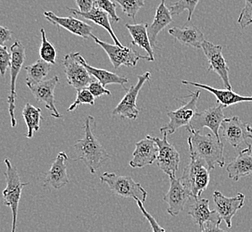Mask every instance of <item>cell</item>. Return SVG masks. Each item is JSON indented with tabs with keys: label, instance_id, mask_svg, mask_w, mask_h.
Listing matches in <instances>:
<instances>
[{
	"label": "cell",
	"instance_id": "cell-26",
	"mask_svg": "<svg viewBox=\"0 0 252 232\" xmlns=\"http://www.w3.org/2000/svg\"><path fill=\"white\" fill-rule=\"evenodd\" d=\"M76 58H77L78 61L87 69L88 72L91 73V75H93V77L97 79V81L101 83L104 87H106L107 85H110V84H117V85H120L124 87V89H126L125 85L126 83H129V80L125 76H120L117 73H112L107 70L93 67L92 65H90L86 62V60L78 52L76 53Z\"/></svg>",
	"mask_w": 252,
	"mask_h": 232
},
{
	"label": "cell",
	"instance_id": "cell-39",
	"mask_svg": "<svg viewBox=\"0 0 252 232\" xmlns=\"http://www.w3.org/2000/svg\"><path fill=\"white\" fill-rule=\"evenodd\" d=\"M88 88L95 98L101 97L103 95H107V96H111L112 95L111 92L104 87L98 81H93V83L89 85Z\"/></svg>",
	"mask_w": 252,
	"mask_h": 232
},
{
	"label": "cell",
	"instance_id": "cell-3",
	"mask_svg": "<svg viewBox=\"0 0 252 232\" xmlns=\"http://www.w3.org/2000/svg\"><path fill=\"white\" fill-rule=\"evenodd\" d=\"M210 170L204 160L190 155V162L179 178L192 199H199L210 181Z\"/></svg>",
	"mask_w": 252,
	"mask_h": 232
},
{
	"label": "cell",
	"instance_id": "cell-34",
	"mask_svg": "<svg viewBox=\"0 0 252 232\" xmlns=\"http://www.w3.org/2000/svg\"><path fill=\"white\" fill-rule=\"evenodd\" d=\"M91 105L94 106L95 105V97L93 96L91 91L89 90L88 87H84L83 89L78 90L77 95H76V99L74 100L73 104L69 107L67 109L68 112L74 111L79 106L81 105Z\"/></svg>",
	"mask_w": 252,
	"mask_h": 232
},
{
	"label": "cell",
	"instance_id": "cell-30",
	"mask_svg": "<svg viewBox=\"0 0 252 232\" xmlns=\"http://www.w3.org/2000/svg\"><path fill=\"white\" fill-rule=\"evenodd\" d=\"M25 71L27 74L26 83L32 84L41 83L45 81L44 79L49 74L50 71V63H47L40 58L32 64L26 66Z\"/></svg>",
	"mask_w": 252,
	"mask_h": 232
},
{
	"label": "cell",
	"instance_id": "cell-12",
	"mask_svg": "<svg viewBox=\"0 0 252 232\" xmlns=\"http://www.w3.org/2000/svg\"><path fill=\"white\" fill-rule=\"evenodd\" d=\"M224 119L223 107L222 105H219L208 108L201 113H198L192 119L189 127L186 129L188 131H199L203 128H209L213 132L214 135L221 141L219 131Z\"/></svg>",
	"mask_w": 252,
	"mask_h": 232
},
{
	"label": "cell",
	"instance_id": "cell-41",
	"mask_svg": "<svg viewBox=\"0 0 252 232\" xmlns=\"http://www.w3.org/2000/svg\"><path fill=\"white\" fill-rule=\"evenodd\" d=\"M12 34L13 32L10 29L5 28L4 26H0V45L5 46L4 43L5 41L11 39Z\"/></svg>",
	"mask_w": 252,
	"mask_h": 232
},
{
	"label": "cell",
	"instance_id": "cell-25",
	"mask_svg": "<svg viewBox=\"0 0 252 232\" xmlns=\"http://www.w3.org/2000/svg\"><path fill=\"white\" fill-rule=\"evenodd\" d=\"M173 22L172 14L169 8L165 5V0H160V4L157 11H156L155 17L152 25L149 26L148 32L151 40L152 48H157V41L158 36L161 30L165 29L167 25H169Z\"/></svg>",
	"mask_w": 252,
	"mask_h": 232
},
{
	"label": "cell",
	"instance_id": "cell-15",
	"mask_svg": "<svg viewBox=\"0 0 252 232\" xmlns=\"http://www.w3.org/2000/svg\"><path fill=\"white\" fill-rule=\"evenodd\" d=\"M59 83V77L58 75L36 84L26 83L27 87H29L34 97L38 101L43 103L46 108L50 112V116L56 119L62 117L61 114H59V112L56 107L55 95H54L55 88Z\"/></svg>",
	"mask_w": 252,
	"mask_h": 232
},
{
	"label": "cell",
	"instance_id": "cell-7",
	"mask_svg": "<svg viewBox=\"0 0 252 232\" xmlns=\"http://www.w3.org/2000/svg\"><path fill=\"white\" fill-rule=\"evenodd\" d=\"M10 52L12 54V61L10 66V93L7 97L8 103V112H9L11 126L14 128L17 124L15 119V100H16V80L18 77L21 69L25 61V48L19 40H15L10 48Z\"/></svg>",
	"mask_w": 252,
	"mask_h": 232
},
{
	"label": "cell",
	"instance_id": "cell-40",
	"mask_svg": "<svg viewBox=\"0 0 252 232\" xmlns=\"http://www.w3.org/2000/svg\"><path fill=\"white\" fill-rule=\"evenodd\" d=\"M78 10L83 13H88L93 9L96 4V0H74Z\"/></svg>",
	"mask_w": 252,
	"mask_h": 232
},
{
	"label": "cell",
	"instance_id": "cell-11",
	"mask_svg": "<svg viewBox=\"0 0 252 232\" xmlns=\"http://www.w3.org/2000/svg\"><path fill=\"white\" fill-rule=\"evenodd\" d=\"M167 135L168 134L165 132L163 134V139L150 135H147V137L155 141L158 146V155L157 162L159 169L167 174L169 178H173L175 177V174L179 168L180 154L175 145L170 144L167 141Z\"/></svg>",
	"mask_w": 252,
	"mask_h": 232
},
{
	"label": "cell",
	"instance_id": "cell-36",
	"mask_svg": "<svg viewBox=\"0 0 252 232\" xmlns=\"http://www.w3.org/2000/svg\"><path fill=\"white\" fill-rule=\"evenodd\" d=\"M99 9L103 10L110 16L113 22H120L119 16L117 15V4L113 0H96V4Z\"/></svg>",
	"mask_w": 252,
	"mask_h": 232
},
{
	"label": "cell",
	"instance_id": "cell-17",
	"mask_svg": "<svg viewBox=\"0 0 252 232\" xmlns=\"http://www.w3.org/2000/svg\"><path fill=\"white\" fill-rule=\"evenodd\" d=\"M213 199L217 213L228 228H232L233 217L243 207L245 196L243 193H238L235 197L228 198L219 191H215Z\"/></svg>",
	"mask_w": 252,
	"mask_h": 232
},
{
	"label": "cell",
	"instance_id": "cell-35",
	"mask_svg": "<svg viewBox=\"0 0 252 232\" xmlns=\"http://www.w3.org/2000/svg\"><path fill=\"white\" fill-rule=\"evenodd\" d=\"M237 24L242 29L252 25V0H245V5L238 17Z\"/></svg>",
	"mask_w": 252,
	"mask_h": 232
},
{
	"label": "cell",
	"instance_id": "cell-23",
	"mask_svg": "<svg viewBox=\"0 0 252 232\" xmlns=\"http://www.w3.org/2000/svg\"><path fill=\"white\" fill-rule=\"evenodd\" d=\"M229 178L238 181L243 177L252 174V145L243 148L237 157L226 166Z\"/></svg>",
	"mask_w": 252,
	"mask_h": 232
},
{
	"label": "cell",
	"instance_id": "cell-19",
	"mask_svg": "<svg viewBox=\"0 0 252 232\" xmlns=\"http://www.w3.org/2000/svg\"><path fill=\"white\" fill-rule=\"evenodd\" d=\"M133 158L129 165L131 168H143L151 165L157 161L158 155V146L155 141L146 137L145 140L137 142L135 150L132 153Z\"/></svg>",
	"mask_w": 252,
	"mask_h": 232
},
{
	"label": "cell",
	"instance_id": "cell-6",
	"mask_svg": "<svg viewBox=\"0 0 252 232\" xmlns=\"http://www.w3.org/2000/svg\"><path fill=\"white\" fill-rule=\"evenodd\" d=\"M190 98L188 102L185 103L183 107L175 111L167 112L169 122L162 128H160V133L164 134H174L181 127L188 128L195 116L199 113L197 105L200 97V90L191 92L189 96Z\"/></svg>",
	"mask_w": 252,
	"mask_h": 232
},
{
	"label": "cell",
	"instance_id": "cell-28",
	"mask_svg": "<svg viewBox=\"0 0 252 232\" xmlns=\"http://www.w3.org/2000/svg\"><path fill=\"white\" fill-rule=\"evenodd\" d=\"M126 27L131 36V39H132L131 45L138 46L141 49H144L149 55L151 62L155 61L153 48L151 46L149 32H148L149 25L147 23H141V24H136V25L126 24Z\"/></svg>",
	"mask_w": 252,
	"mask_h": 232
},
{
	"label": "cell",
	"instance_id": "cell-4",
	"mask_svg": "<svg viewBox=\"0 0 252 232\" xmlns=\"http://www.w3.org/2000/svg\"><path fill=\"white\" fill-rule=\"evenodd\" d=\"M101 183H106L113 193L122 198L140 200L144 203L147 200L148 192L141 184L134 181L130 176L117 175L116 173H104L100 176Z\"/></svg>",
	"mask_w": 252,
	"mask_h": 232
},
{
	"label": "cell",
	"instance_id": "cell-32",
	"mask_svg": "<svg viewBox=\"0 0 252 232\" xmlns=\"http://www.w3.org/2000/svg\"><path fill=\"white\" fill-rule=\"evenodd\" d=\"M199 0H178L175 4L171 5L170 11L172 15H179L184 11H188L187 22H190L196 6L199 4Z\"/></svg>",
	"mask_w": 252,
	"mask_h": 232
},
{
	"label": "cell",
	"instance_id": "cell-16",
	"mask_svg": "<svg viewBox=\"0 0 252 232\" xmlns=\"http://www.w3.org/2000/svg\"><path fill=\"white\" fill-rule=\"evenodd\" d=\"M192 199L189 191L181 182L180 179L175 177L170 178V188L168 192L165 194L163 200L168 204L167 213L171 216L175 217L182 211H184L185 204Z\"/></svg>",
	"mask_w": 252,
	"mask_h": 232
},
{
	"label": "cell",
	"instance_id": "cell-27",
	"mask_svg": "<svg viewBox=\"0 0 252 232\" xmlns=\"http://www.w3.org/2000/svg\"><path fill=\"white\" fill-rule=\"evenodd\" d=\"M71 14L78 15V16H82L84 19L92 21L95 25H99L103 27L104 29L107 30L108 33L110 34L112 39L114 40V42L117 46H123L120 40L118 39L117 35L114 32V30L112 29L111 24H110V20H109V15L103 10L99 9L97 5H95L93 9L91 10L88 13H83L81 11L77 9H73V8H68Z\"/></svg>",
	"mask_w": 252,
	"mask_h": 232
},
{
	"label": "cell",
	"instance_id": "cell-33",
	"mask_svg": "<svg viewBox=\"0 0 252 232\" xmlns=\"http://www.w3.org/2000/svg\"><path fill=\"white\" fill-rule=\"evenodd\" d=\"M121 6L122 11L128 17L135 20L136 15L142 6L145 5V0H113Z\"/></svg>",
	"mask_w": 252,
	"mask_h": 232
},
{
	"label": "cell",
	"instance_id": "cell-21",
	"mask_svg": "<svg viewBox=\"0 0 252 232\" xmlns=\"http://www.w3.org/2000/svg\"><path fill=\"white\" fill-rule=\"evenodd\" d=\"M188 214L192 217L195 223L199 225L201 230L208 223H217L219 225L222 223V219L217 211H211L209 209V201L207 199H192V202L188 209Z\"/></svg>",
	"mask_w": 252,
	"mask_h": 232
},
{
	"label": "cell",
	"instance_id": "cell-13",
	"mask_svg": "<svg viewBox=\"0 0 252 232\" xmlns=\"http://www.w3.org/2000/svg\"><path fill=\"white\" fill-rule=\"evenodd\" d=\"M202 49L209 61L208 73L215 72L221 78L226 89H232L229 79V66L223 56V46L214 45L208 40H205L202 44Z\"/></svg>",
	"mask_w": 252,
	"mask_h": 232
},
{
	"label": "cell",
	"instance_id": "cell-10",
	"mask_svg": "<svg viewBox=\"0 0 252 232\" xmlns=\"http://www.w3.org/2000/svg\"><path fill=\"white\" fill-rule=\"evenodd\" d=\"M220 131L223 139L236 149L246 144L248 140L252 141V126L250 123L243 122L238 116L225 118Z\"/></svg>",
	"mask_w": 252,
	"mask_h": 232
},
{
	"label": "cell",
	"instance_id": "cell-31",
	"mask_svg": "<svg viewBox=\"0 0 252 232\" xmlns=\"http://www.w3.org/2000/svg\"><path fill=\"white\" fill-rule=\"evenodd\" d=\"M40 33H41V45L39 49V57L47 63L56 64L57 58H58V51L53 44L47 39L46 32L43 28L40 29Z\"/></svg>",
	"mask_w": 252,
	"mask_h": 232
},
{
	"label": "cell",
	"instance_id": "cell-24",
	"mask_svg": "<svg viewBox=\"0 0 252 232\" xmlns=\"http://www.w3.org/2000/svg\"><path fill=\"white\" fill-rule=\"evenodd\" d=\"M168 33L180 43L194 49H202V44L206 40L203 32L194 25L185 28L174 27L168 29Z\"/></svg>",
	"mask_w": 252,
	"mask_h": 232
},
{
	"label": "cell",
	"instance_id": "cell-22",
	"mask_svg": "<svg viewBox=\"0 0 252 232\" xmlns=\"http://www.w3.org/2000/svg\"><path fill=\"white\" fill-rule=\"evenodd\" d=\"M182 83L185 85H191L193 87H199L204 90L212 93L215 97H217L219 105H222L223 108L232 107L243 102H252V96L246 97L239 95L237 93L233 92L232 89H219L216 87H211L202 83H193L188 81H182Z\"/></svg>",
	"mask_w": 252,
	"mask_h": 232
},
{
	"label": "cell",
	"instance_id": "cell-18",
	"mask_svg": "<svg viewBox=\"0 0 252 232\" xmlns=\"http://www.w3.org/2000/svg\"><path fill=\"white\" fill-rule=\"evenodd\" d=\"M43 15L50 24L58 26L59 28H63L69 32L77 35L84 39L93 37V26L81 20L74 17H60L51 11H45Z\"/></svg>",
	"mask_w": 252,
	"mask_h": 232
},
{
	"label": "cell",
	"instance_id": "cell-8",
	"mask_svg": "<svg viewBox=\"0 0 252 232\" xmlns=\"http://www.w3.org/2000/svg\"><path fill=\"white\" fill-rule=\"evenodd\" d=\"M92 38L97 45H99L102 49L105 50L115 69H118L121 65H125L126 67H135L140 59L151 61L149 57L141 56L134 49H131V47H124L117 46L116 44L112 45L102 41L94 35H93Z\"/></svg>",
	"mask_w": 252,
	"mask_h": 232
},
{
	"label": "cell",
	"instance_id": "cell-37",
	"mask_svg": "<svg viewBox=\"0 0 252 232\" xmlns=\"http://www.w3.org/2000/svg\"><path fill=\"white\" fill-rule=\"evenodd\" d=\"M12 54L8 51L5 46H0V73L2 76H5L7 68L11 66Z\"/></svg>",
	"mask_w": 252,
	"mask_h": 232
},
{
	"label": "cell",
	"instance_id": "cell-14",
	"mask_svg": "<svg viewBox=\"0 0 252 232\" xmlns=\"http://www.w3.org/2000/svg\"><path fill=\"white\" fill-rule=\"evenodd\" d=\"M63 71L67 78L68 84L76 90L89 87L93 83V78L87 69L78 61L76 53H70L63 59Z\"/></svg>",
	"mask_w": 252,
	"mask_h": 232
},
{
	"label": "cell",
	"instance_id": "cell-1",
	"mask_svg": "<svg viewBox=\"0 0 252 232\" xmlns=\"http://www.w3.org/2000/svg\"><path fill=\"white\" fill-rule=\"evenodd\" d=\"M93 120V116H87L84 124L85 136L83 139L78 141L73 146L77 155V158L74 161L82 160L90 170L91 174H94L110 158V155L98 142L93 132L92 123Z\"/></svg>",
	"mask_w": 252,
	"mask_h": 232
},
{
	"label": "cell",
	"instance_id": "cell-5",
	"mask_svg": "<svg viewBox=\"0 0 252 232\" xmlns=\"http://www.w3.org/2000/svg\"><path fill=\"white\" fill-rule=\"evenodd\" d=\"M5 164L6 165V171L5 173L6 188L3 191L4 204L5 206L10 207L12 211L13 223H12L11 232H15L18 206H19L20 199L22 197V191L25 187L29 185V183L28 182L23 183L21 181L17 169L15 166H13L9 159L7 158L5 159Z\"/></svg>",
	"mask_w": 252,
	"mask_h": 232
},
{
	"label": "cell",
	"instance_id": "cell-29",
	"mask_svg": "<svg viewBox=\"0 0 252 232\" xmlns=\"http://www.w3.org/2000/svg\"><path fill=\"white\" fill-rule=\"evenodd\" d=\"M23 117L27 126L26 138L31 139L32 138L34 132L39 130L40 122L42 120L41 109L39 107H34L30 103H27L23 109Z\"/></svg>",
	"mask_w": 252,
	"mask_h": 232
},
{
	"label": "cell",
	"instance_id": "cell-2",
	"mask_svg": "<svg viewBox=\"0 0 252 232\" xmlns=\"http://www.w3.org/2000/svg\"><path fill=\"white\" fill-rule=\"evenodd\" d=\"M191 135L188 138L189 154L204 160L209 170L215 169L217 165L223 168L225 165L223 156V145L222 141L211 133L200 134L199 131H189Z\"/></svg>",
	"mask_w": 252,
	"mask_h": 232
},
{
	"label": "cell",
	"instance_id": "cell-9",
	"mask_svg": "<svg viewBox=\"0 0 252 232\" xmlns=\"http://www.w3.org/2000/svg\"><path fill=\"white\" fill-rule=\"evenodd\" d=\"M151 78V73L150 72L139 75L137 77L138 83H136V85L131 86L127 90L126 96L123 97L117 107H115V109L112 111V115L121 116L123 119L136 120L140 113V109L137 107V98L144 83L150 81Z\"/></svg>",
	"mask_w": 252,
	"mask_h": 232
},
{
	"label": "cell",
	"instance_id": "cell-38",
	"mask_svg": "<svg viewBox=\"0 0 252 232\" xmlns=\"http://www.w3.org/2000/svg\"><path fill=\"white\" fill-rule=\"evenodd\" d=\"M136 203H138V206L140 208V210H141L142 214L144 215V217L148 220V222H149L150 225H151V228H152L153 232H166V231H165L164 228H162L160 226L158 223L157 222V220H156L155 218L153 217L151 213H149L147 212V210H146L145 207H144V204H143V203H142L141 201L137 200Z\"/></svg>",
	"mask_w": 252,
	"mask_h": 232
},
{
	"label": "cell",
	"instance_id": "cell-42",
	"mask_svg": "<svg viewBox=\"0 0 252 232\" xmlns=\"http://www.w3.org/2000/svg\"><path fill=\"white\" fill-rule=\"evenodd\" d=\"M201 232H229L227 231H224L223 229L219 227V224L214 223H208L203 229L201 230Z\"/></svg>",
	"mask_w": 252,
	"mask_h": 232
},
{
	"label": "cell",
	"instance_id": "cell-20",
	"mask_svg": "<svg viewBox=\"0 0 252 232\" xmlns=\"http://www.w3.org/2000/svg\"><path fill=\"white\" fill-rule=\"evenodd\" d=\"M68 155L64 152H60L54 161L48 173H45L44 184L55 189H60L67 185L69 177L67 175L66 162Z\"/></svg>",
	"mask_w": 252,
	"mask_h": 232
}]
</instances>
